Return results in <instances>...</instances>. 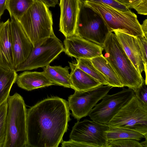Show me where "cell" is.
Listing matches in <instances>:
<instances>
[{
  "label": "cell",
  "instance_id": "cell-1",
  "mask_svg": "<svg viewBox=\"0 0 147 147\" xmlns=\"http://www.w3.org/2000/svg\"><path fill=\"white\" fill-rule=\"evenodd\" d=\"M67 102L56 97L44 99L27 109V147H57L70 120Z\"/></svg>",
  "mask_w": 147,
  "mask_h": 147
},
{
  "label": "cell",
  "instance_id": "cell-2",
  "mask_svg": "<svg viewBox=\"0 0 147 147\" xmlns=\"http://www.w3.org/2000/svg\"><path fill=\"white\" fill-rule=\"evenodd\" d=\"M102 46L105 52L104 57L122 84L136 92L144 79L126 54L115 34L109 32Z\"/></svg>",
  "mask_w": 147,
  "mask_h": 147
},
{
  "label": "cell",
  "instance_id": "cell-3",
  "mask_svg": "<svg viewBox=\"0 0 147 147\" xmlns=\"http://www.w3.org/2000/svg\"><path fill=\"white\" fill-rule=\"evenodd\" d=\"M18 21L33 47L54 34L51 12L40 1L35 0Z\"/></svg>",
  "mask_w": 147,
  "mask_h": 147
},
{
  "label": "cell",
  "instance_id": "cell-4",
  "mask_svg": "<svg viewBox=\"0 0 147 147\" xmlns=\"http://www.w3.org/2000/svg\"><path fill=\"white\" fill-rule=\"evenodd\" d=\"M6 132L3 147H27V109L22 96L17 93L7 99Z\"/></svg>",
  "mask_w": 147,
  "mask_h": 147
},
{
  "label": "cell",
  "instance_id": "cell-5",
  "mask_svg": "<svg viewBox=\"0 0 147 147\" xmlns=\"http://www.w3.org/2000/svg\"><path fill=\"white\" fill-rule=\"evenodd\" d=\"M83 1L100 16L109 32L117 31L135 37L144 36L137 15L131 10L122 12L103 3Z\"/></svg>",
  "mask_w": 147,
  "mask_h": 147
},
{
  "label": "cell",
  "instance_id": "cell-6",
  "mask_svg": "<svg viewBox=\"0 0 147 147\" xmlns=\"http://www.w3.org/2000/svg\"><path fill=\"white\" fill-rule=\"evenodd\" d=\"M106 124L137 131L147 138V105L134 94Z\"/></svg>",
  "mask_w": 147,
  "mask_h": 147
},
{
  "label": "cell",
  "instance_id": "cell-7",
  "mask_svg": "<svg viewBox=\"0 0 147 147\" xmlns=\"http://www.w3.org/2000/svg\"><path fill=\"white\" fill-rule=\"evenodd\" d=\"M109 32L100 16L80 0L74 35L102 46Z\"/></svg>",
  "mask_w": 147,
  "mask_h": 147
},
{
  "label": "cell",
  "instance_id": "cell-8",
  "mask_svg": "<svg viewBox=\"0 0 147 147\" xmlns=\"http://www.w3.org/2000/svg\"><path fill=\"white\" fill-rule=\"evenodd\" d=\"M63 51V44L54 33L33 47L26 60L15 70L17 72L43 68L49 65Z\"/></svg>",
  "mask_w": 147,
  "mask_h": 147
},
{
  "label": "cell",
  "instance_id": "cell-9",
  "mask_svg": "<svg viewBox=\"0 0 147 147\" xmlns=\"http://www.w3.org/2000/svg\"><path fill=\"white\" fill-rule=\"evenodd\" d=\"M110 127L106 124L85 119L75 123L69 135L70 140L86 147H107V132Z\"/></svg>",
  "mask_w": 147,
  "mask_h": 147
},
{
  "label": "cell",
  "instance_id": "cell-10",
  "mask_svg": "<svg viewBox=\"0 0 147 147\" xmlns=\"http://www.w3.org/2000/svg\"><path fill=\"white\" fill-rule=\"evenodd\" d=\"M112 87L101 84L92 89L83 91H75L68 98L69 109L72 116L78 121L88 115L97 103L107 94Z\"/></svg>",
  "mask_w": 147,
  "mask_h": 147
},
{
  "label": "cell",
  "instance_id": "cell-11",
  "mask_svg": "<svg viewBox=\"0 0 147 147\" xmlns=\"http://www.w3.org/2000/svg\"><path fill=\"white\" fill-rule=\"evenodd\" d=\"M134 94L132 89L124 88L115 94H107L100 103L95 105L88 115L93 121L107 124Z\"/></svg>",
  "mask_w": 147,
  "mask_h": 147
},
{
  "label": "cell",
  "instance_id": "cell-12",
  "mask_svg": "<svg viewBox=\"0 0 147 147\" xmlns=\"http://www.w3.org/2000/svg\"><path fill=\"white\" fill-rule=\"evenodd\" d=\"M11 18V40L15 69L26 60L33 46L19 22Z\"/></svg>",
  "mask_w": 147,
  "mask_h": 147
},
{
  "label": "cell",
  "instance_id": "cell-13",
  "mask_svg": "<svg viewBox=\"0 0 147 147\" xmlns=\"http://www.w3.org/2000/svg\"><path fill=\"white\" fill-rule=\"evenodd\" d=\"M63 44L65 53L77 59L100 56L104 50L102 46L76 35L65 38Z\"/></svg>",
  "mask_w": 147,
  "mask_h": 147
},
{
  "label": "cell",
  "instance_id": "cell-14",
  "mask_svg": "<svg viewBox=\"0 0 147 147\" xmlns=\"http://www.w3.org/2000/svg\"><path fill=\"white\" fill-rule=\"evenodd\" d=\"M80 0H60L59 31L65 38L74 35Z\"/></svg>",
  "mask_w": 147,
  "mask_h": 147
},
{
  "label": "cell",
  "instance_id": "cell-15",
  "mask_svg": "<svg viewBox=\"0 0 147 147\" xmlns=\"http://www.w3.org/2000/svg\"><path fill=\"white\" fill-rule=\"evenodd\" d=\"M131 61L141 75L144 71L141 49L137 37L123 32H113Z\"/></svg>",
  "mask_w": 147,
  "mask_h": 147
},
{
  "label": "cell",
  "instance_id": "cell-16",
  "mask_svg": "<svg viewBox=\"0 0 147 147\" xmlns=\"http://www.w3.org/2000/svg\"><path fill=\"white\" fill-rule=\"evenodd\" d=\"M0 66L15 69L11 40L10 20L0 22Z\"/></svg>",
  "mask_w": 147,
  "mask_h": 147
},
{
  "label": "cell",
  "instance_id": "cell-17",
  "mask_svg": "<svg viewBox=\"0 0 147 147\" xmlns=\"http://www.w3.org/2000/svg\"><path fill=\"white\" fill-rule=\"evenodd\" d=\"M16 82L19 87L28 91L55 85L43 71H24L18 75Z\"/></svg>",
  "mask_w": 147,
  "mask_h": 147
},
{
  "label": "cell",
  "instance_id": "cell-18",
  "mask_svg": "<svg viewBox=\"0 0 147 147\" xmlns=\"http://www.w3.org/2000/svg\"><path fill=\"white\" fill-rule=\"evenodd\" d=\"M68 62L71 70L70 77L71 88L75 91L86 90L102 84L79 68L76 63L74 62Z\"/></svg>",
  "mask_w": 147,
  "mask_h": 147
},
{
  "label": "cell",
  "instance_id": "cell-19",
  "mask_svg": "<svg viewBox=\"0 0 147 147\" xmlns=\"http://www.w3.org/2000/svg\"><path fill=\"white\" fill-rule=\"evenodd\" d=\"M43 71L53 83L65 87L71 88L69 73V67L61 66H51L49 65L43 67Z\"/></svg>",
  "mask_w": 147,
  "mask_h": 147
},
{
  "label": "cell",
  "instance_id": "cell-20",
  "mask_svg": "<svg viewBox=\"0 0 147 147\" xmlns=\"http://www.w3.org/2000/svg\"><path fill=\"white\" fill-rule=\"evenodd\" d=\"M91 60L95 67L105 76L108 85L112 87H124L116 73L103 55Z\"/></svg>",
  "mask_w": 147,
  "mask_h": 147
},
{
  "label": "cell",
  "instance_id": "cell-21",
  "mask_svg": "<svg viewBox=\"0 0 147 147\" xmlns=\"http://www.w3.org/2000/svg\"><path fill=\"white\" fill-rule=\"evenodd\" d=\"M15 69L0 66V105L7 100L12 87L16 80L18 74Z\"/></svg>",
  "mask_w": 147,
  "mask_h": 147
},
{
  "label": "cell",
  "instance_id": "cell-22",
  "mask_svg": "<svg viewBox=\"0 0 147 147\" xmlns=\"http://www.w3.org/2000/svg\"><path fill=\"white\" fill-rule=\"evenodd\" d=\"M35 0H7L6 9L11 18L18 21Z\"/></svg>",
  "mask_w": 147,
  "mask_h": 147
},
{
  "label": "cell",
  "instance_id": "cell-23",
  "mask_svg": "<svg viewBox=\"0 0 147 147\" xmlns=\"http://www.w3.org/2000/svg\"><path fill=\"white\" fill-rule=\"evenodd\" d=\"M107 138L108 140L129 139L141 140L142 138L147 139L143 134L130 129L121 128L110 127L107 132Z\"/></svg>",
  "mask_w": 147,
  "mask_h": 147
},
{
  "label": "cell",
  "instance_id": "cell-24",
  "mask_svg": "<svg viewBox=\"0 0 147 147\" xmlns=\"http://www.w3.org/2000/svg\"><path fill=\"white\" fill-rule=\"evenodd\" d=\"M77 66L85 72L98 81L103 85H108L105 76L94 66L91 59H77Z\"/></svg>",
  "mask_w": 147,
  "mask_h": 147
},
{
  "label": "cell",
  "instance_id": "cell-25",
  "mask_svg": "<svg viewBox=\"0 0 147 147\" xmlns=\"http://www.w3.org/2000/svg\"><path fill=\"white\" fill-rule=\"evenodd\" d=\"M7 100L0 105V147H3L6 132Z\"/></svg>",
  "mask_w": 147,
  "mask_h": 147
},
{
  "label": "cell",
  "instance_id": "cell-26",
  "mask_svg": "<svg viewBox=\"0 0 147 147\" xmlns=\"http://www.w3.org/2000/svg\"><path fill=\"white\" fill-rule=\"evenodd\" d=\"M107 147H143L142 142L132 139H124L108 140Z\"/></svg>",
  "mask_w": 147,
  "mask_h": 147
},
{
  "label": "cell",
  "instance_id": "cell-27",
  "mask_svg": "<svg viewBox=\"0 0 147 147\" xmlns=\"http://www.w3.org/2000/svg\"><path fill=\"white\" fill-rule=\"evenodd\" d=\"M94 2L99 3L107 5L118 11L126 12L130 10L125 6L115 0H86Z\"/></svg>",
  "mask_w": 147,
  "mask_h": 147
},
{
  "label": "cell",
  "instance_id": "cell-28",
  "mask_svg": "<svg viewBox=\"0 0 147 147\" xmlns=\"http://www.w3.org/2000/svg\"><path fill=\"white\" fill-rule=\"evenodd\" d=\"M142 55L143 60L144 66V71L146 74V81H147V38L144 36L137 37Z\"/></svg>",
  "mask_w": 147,
  "mask_h": 147
},
{
  "label": "cell",
  "instance_id": "cell-29",
  "mask_svg": "<svg viewBox=\"0 0 147 147\" xmlns=\"http://www.w3.org/2000/svg\"><path fill=\"white\" fill-rule=\"evenodd\" d=\"M134 93L140 100L147 105V85L145 80L143 79L142 85Z\"/></svg>",
  "mask_w": 147,
  "mask_h": 147
},
{
  "label": "cell",
  "instance_id": "cell-30",
  "mask_svg": "<svg viewBox=\"0 0 147 147\" xmlns=\"http://www.w3.org/2000/svg\"><path fill=\"white\" fill-rule=\"evenodd\" d=\"M139 14H147V0H141V2L134 8Z\"/></svg>",
  "mask_w": 147,
  "mask_h": 147
},
{
  "label": "cell",
  "instance_id": "cell-31",
  "mask_svg": "<svg viewBox=\"0 0 147 147\" xmlns=\"http://www.w3.org/2000/svg\"><path fill=\"white\" fill-rule=\"evenodd\" d=\"M129 8H134L141 2V0H115Z\"/></svg>",
  "mask_w": 147,
  "mask_h": 147
},
{
  "label": "cell",
  "instance_id": "cell-32",
  "mask_svg": "<svg viewBox=\"0 0 147 147\" xmlns=\"http://www.w3.org/2000/svg\"><path fill=\"white\" fill-rule=\"evenodd\" d=\"M40 1L49 7H54L58 3V0H35Z\"/></svg>",
  "mask_w": 147,
  "mask_h": 147
},
{
  "label": "cell",
  "instance_id": "cell-33",
  "mask_svg": "<svg viewBox=\"0 0 147 147\" xmlns=\"http://www.w3.org/2000/svg\"><path fill=\"white\" fill-rule=\"evenodd\" d=\"M7 0H0V19L6 9Z\"/></svg>",
  "mask_w": 147,
  "mask_h": 147
},
{
  "label": "cell",
  "instance_id": "cell-34",
  "mask_svg": "<svg viewBox=\"0 0 147 147\" xmlns=\"http://www.w3.org/2000/svg\"><path fill=\"white\" fill-rule=\"evenodd\" d=\"M142 30L144 34V37L147 38V19H146L141 25Z\"/></svg>",
  "mask_w": 147,
  "mask_h": 147
},
{
  "label": "cell",
  "instance_id": "cell-35",
  "mask_svg": "<svg viewBox=\"0 0 147 147\" xmlns=\"http://www.w3.org/2000/svg\"><path fill=\"white\" fill-rule=\"evenodd\" d=\"M82 0V1H85V0Z\"/></svg>",
  "mask_w": 147,
  "mask_h": 147
}]
</instances>
